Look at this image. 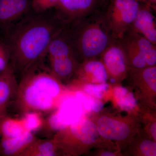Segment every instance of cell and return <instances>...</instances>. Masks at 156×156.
Wrapping results in <instances>:
<instances>
[{"mask_svg": "<svg viewBox=\"0 0 156 156\" xmlns=\"http://www.w3.org/2000/svg\"><path fill=\"white\" fill-rule=\"evenodd\" d=\"M35 13L27 14L6 32L10 64L21 76L40 64L52 40L67 26L55 9Z\"/></svg>", "mask_w": 156, "mask_h": 156, "instance_id": "6da1fadb", "label": "cell"}, {"mask_svg": "<svg viewBox=\"0 0 156 156\" xmlns=\"http://www.w3.org/2000/svg\"><path fill=\"white\" fill-rule=\"evenodd\" d=\"M39 64L24 73L18 83L13 102L22 115L30 112L50 113L64 97L61 96L63 87L60 81L50 69L41 68Z\"/></svg>", "mask_w": 156, "mask_h": 156, "instance_id": "7a4b0ae2", "label": "cell"}, {"mask_svg": "<svg viewBox=\"0 0 156 156\" xmlns=\"http://www.w3.org/2000/svg\"><path fill=\"white\" fill-rule=\"evenodd\" d=\"M103 11L68 25L74 47L81 62L99 58L115 41L107 25Z\"/></svg>", "mask_w": 156, "mask_h": 156, "instance_id": "3957f363", "label": "cell"}, {"mask_svg": "<svg viewBox=\"0 0 156 156\" xmlns=\"http://www.w3.org/2000/svg\"><path fill=\"white\" fill-rule=\"evenodd\" d=\"M140 4L139 0H108L104 16L114 40L119 41L130 28Z\"/></svg>", "mask_w": 156, "mask_h": 156, "instance_id": "277c9868", "label": "cell"}, {"mask_svg": "<svg viewBox=\"0 0 156 156\" xmlns=\"http://www.w3.org/2000/svg\"><path fill=\"white\" fill-rule=\"evenodd\" d=\"M131 68L155 66L156 45L139 34L128 29L119 40Z\"/></svg>", "mask_w": 156, "mask_h": 156, "instance_id": "5b68a950", "label": "cell"}, {"mask_svg": "<svg viewBox=\"0 0 156 156\" xmlns=\"http://www.w3.org/2000/svg\"><path fill=\"white\" fill-rule=\"evenodd\" d=\"M47 55L49 69L59 81L69 79L75 74L81 63L72 43L66 39H59L52 43Z\"/></svg>", "mask_w": 156, "mask_h": 156, "instance_id": "8992f818", "label": "cell"}, {"mask_svg": "<svg viewBox=\"0 0 156 156\" xmlns=\"http://www.w3.org/2000/svg\"><path fill=\"white\" fill-rule=\"evenodd\" d=\"M97 126L83 117L72 123L66 128L56 132L53 136L60 149L66 152H77L79 143L92 144L98 137Z\"/></svg>", "mask_w": 156, "mask_h": 156, "instance_id": "52a82bcc", "label": "cell"}, {"mask_svg": "<svg viewBox=\"0 0 156 156\" xmlns=\"http://www.w3.org/2000/svg\"><path fill=\"white\" fill-rule=\"evenodd\" d=\"M83 109L82 104L74 95L65 96L58 107L44 119L41 129L49 133L61 131L83 117Z\"/></svg>", "mask_w": 156, "mask_h": 156, "instance_id": "ba28073f", "label": "cell"}, {"mask_svg": "<svg viewBox=\"0 0 156 156\" xmlns=\"http://www.w3.org/2000/svg\"><path fill=\"white\" fill-rule=\"evenodd\" d=\"M107 0H58L54 9L67 25L102 11Z\"/></svg>", "mask_w": 156, "mask_h": 156, "instance_id": "9c48e42d", "label": "cell"}, {"mask_svg": "<svg viewBox=\"0 0 156 156\" xmlns=\"http://www.w3.org/2000/svg\"><path fill=\"white\" fill-rule=\"evenodd\" d=\"M107 73L108 78L121 79L129 69L128 61L119 40L114 41L104 50L99 57Z\"/></svg>", "mask_w": 156, "mask_h": 156, "instance_id": "30bf717a", "label": "cell"}, {"mask_svg": "<svg viewBox=\"0 0 156 156\" xmlns=\"http://www.w3.org/2000/svg\"><path fill=\"white\" fill-rule=\"evenodd\" d=\"M30 4V0H0V27L7 31L27 14Z\"/></svg>", "mask_w": 156, "mask_h": 156, "instance_id": "8fae6325", "label": "cell"}, {"mask_svg": "<svg viewBox=\"0 0 156 156\" xmlns=\"http://www.w3.org/2000/svg\"><path fill=\"white\" fill-rule=\"evenodd\" d=\"M156 10L141 2L136 18L129 30L139 34L156 45Z\"/></svg>", "mask_w": 156, "mask_h": 156, "instance_id": "7c38bea8", "label": "cell"}, {"mask_svg": "<svg viewBox=\"0 0 156 156\" xmlns=\"http://www.w3.org/2000/svg\"><path fill=\"white\" fill-rule=\"evenodd\" d=\"M18 83L13 68L9 65L0 72V115L5 114L17 93Z\"/></svg>", "mask_w": 156, "mask_h": 156, "instance_id": "4fadbf2b", "label": "cell"}, {"mask_svg": "<svg viewBox=\"0 0 156 156\" xmlns=\"http://www.w3.org/2000/svg\"><path fill=\"white\" fill-rule=\"evenodd\" d=\"M96 126L101 136L108 139L123 140L130 133V128L126 123L106 116L99 118Z\"/></svg>", "mask_w": 156, "mask_h": 156, "instance_id": "5bb4252c", "label": "cell"}, {"mask_svg": "<svg viewBox=\"0 0 156 156\" xmlns=\"http://www.w3.org/2000/svg\"><path fill=\"white\" fill-rule=\"evenodd\" d=\"M37 139L33 133L28 131L13 138L1 137L0 152L4 156H20Z\"/></svg>", "mask_w": 156, "mask_h": 156, "instance_id": "9a60e30c", "label": "cell"}, {"mask_svg": "<svg viewBox=\"0 0 156 156\" xmlns=\"http://www.w3.org/2000/svg\"><path fill=\"white\" fill-rule=\"evenodd\" d=\"M75 74L80 79L90 80L93 83H106L108 79L106 69L99 58L82 61L79 65Z\"/></svg>", "mask_w": 156, "mask_h": 156, "instance_id": "2e32d148", "label": "cell"}, {"mask_svg": "<svg viewBox=\"0 0 156 156\" xmlns=\"http://www.w3.org/2000/svg\"><path fill=\"white\" fill-rule=\"evenodd\" d=\"M59 147L54 138L39 139L20 156H54L58 154Z\"/></svg>", "mask_w": 156, "mask_h": 156, "instance_id": "e0dca14e", "label": "cell"}, {"mask_svg": "<svg viewBox=\"0 0 156 156\" xmlns=\"http://www.w3.org/2000/svg\"><path fill=\"white\" fill-rule=\"evenodd\" d=\"M26 131L21 118H12L5 114L0 119L1 137L13 138L21 135Z\"/></svg>", "mask_w": 156, "mask_h": 156, "instance_id": "ac0fdd59", "label": "cell"}, {"mask_svg": "<svg viewBox=\"0 0 156 156\" xmlns=\"http://www.w3.org/2000/svg\"><path fill=\"white\" fill-rule=\"evenodd\" d=\"M114 94L117 104L123 110H131L136 106L137 101L134 94L132 92H128L126 87H116Z\"/></svg>", "mask_w": 156, "mask_h": 156, "instance_id": "d6986e66", "label": "cell"}, {"mask_svg": "<svg viewBox=\"0 0 156 156\" xmlns=\"http://www.w3.org/2000/svg\"><path fill=\"white\" fill-rule=\"evenodd\" d=\"M22 115L21 118L27 131L34 133L41 129L44 122L41 113L30 112Z\"/></svg>", "mask_w": 156, "mask_h": 156, "instance_id": "ffe728a7", "label": "cell"}, {"mask_svg": "<svg viewBox=\"0 0 156 156\" xmlns=\"http://www.w3.org/2000/svg\"><path fill=\"white\" fill-rule=\"evenodd\" d=\"M74 95L87 111L98 112L103 108V103L99 99L90 96L84 92L76 91Z\"/></svg>", "mask_w": 156, "mask_h": 156, "instance_id": "44dd1931", "label": "cell"}, {"mask_svg": "<svg viewBox=\"0 0 156 156\" xmlns=\"http://www.w3.org/2000/svg\"><path fill=\"white\" fill-rule=\"evenodd\" d=\"M109 87L108 84L106 83H102L86 84L84 86V92L87 94L95 98L101 99L103 97L105 93Z\"/></svg>", "mask_w": 156, "mask_h": 156, "instance_id": "7402d4cb", "label": "cell"}, {"mask_svg": "<svg viewBox=\"0 0 156 156\" xmlns=\"http://www.w3.org/2000/svg\"><path fill=\"white\" fill-rule=\"evenodd\" d=\"M144 82L153 92L156 91V66L140 69Z\"/></svg>", "mask_w": 156, "mask_h": 156, "instance_id": "603a6c76", "label": "cell"}, {"mask_svg": "<svg viewBox=\"0 0 156 156\" xmlns=\"http://www.w3.org/2000/svg\"><path fill=\"white\" fill-rule=\"evenodd\" d=\"M58 0H32L31 6L35 12L42 13L54 9Z\"/></svg>", "mask_w": 156, "mask_h": 156, "instance_id": "cb8c5ba5", "label": "cell"}, {"mask_svg": "<svg viewBox=\"0 0 156 156\" xmlns=\"http://www.w3.org/2000/svg\"><path fill=\"white\" fill-rule=\"evenodd\" d=\"M10 56L9 49L4 41H0V72L10 65Z\"/></svg>", "mask_w": 156, "mask_h": 156, "instance_id": "d4e9b609", "label": "cell"}, {"mask_svg": "<svg viewBox=\"0 0 156 156\" xmlns=\"http://www.w3.org/2000/svg\"><path fill=\"white\" fill-rule=\"evenodd\" d=\"M140 151L143 154L146 156L156 155V143L150 140L143 141L140 147Z\"/></svg>", "mask_w": 156, "mask_h": 156, "instance_id": "484cf974", "label": "cell"}, {"mask_svg": "<svg viewBox=\"0 0 156 156\" xmlns=\"http://www.w3.org/2000/svg\"><path fill=\"white\" fill-rule=\"evenodd\" d=\"M140 2L144 3L150 6L154 10H156V0H139Z\"/></svg>", "mask_w": 156, "mask_h": 156, "instance_id": "4316f807", "label": "cell"}, {"mask_svg": "<svg viewBox=\"0 0 156 156\" xmlns=\"http://www.w3.org/2000/svg\"><path fill=\"white\" fill-rule=\"evenodd\" d=\"M151 134L153 136L154 140H156V123H154L151 125L150 127Z\"/></svg>", "mask_w": 156, "mask_h": 156, "instance_id": "83f0119b", "label": "cell"}, {"mask_svg": "<svg viewBox=\"0 0 156 156\" xmlns=\"http://www.w3.org/2000/svg\"><path fill=\"white\" fill-rule=\"evenodd\" d=\"M101 156H115L114 154L110 152H105L101 154Z\"/></svg>", "mask_w": 156, "mask_h": 156, "instance_id": "f1b7e54d", "label": "cell"}, {"mask_svg": "<svg viewBox=\"0 0 156 156\" xmlns=\"http://www.w3.org/2000/svg\"><path fill=\"white\" fill-rule=\"evenodd\" d=\"M5 114L0 115V119H1V118H2V117L3 115H4ZM0 142H1V138H0Z\"/></svg>", "mask_w": 156, "mask_h": 156, "instance_id": "f546056e", "label": "cell"}, {"mask_svg": "<svg viewBox=\"0 0 156 156\" xmlns=\"http://www.w3.org/2000/svg\"><path fill=\"white\" fill-rule=\"evenodd\" d=\"M107 1H108V0H107Z\"/></svg>", "mask_w": 156, "mask_h": 156, "instance_id": "4dcf8cb0", "label": "cell"}]
</instances>
